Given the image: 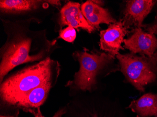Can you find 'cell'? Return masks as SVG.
<instances>
[{
  "instance_id": "cell-1",
  "label": "cell",
  "mask_w": 157,
  "mask_h": 117,
  "mask_svg": "<svg viewBox=\"0 0 157 117\" xmlns=\"http://www.w3.org/2000/svg\"><path fill=\"white\" fill-rule=\"evenodd\" d=\"M1 20L7 38L0 49V83L16 67L45 60L59 47L56 40L48 39L45 30H30L33 20Z\"/></svg>"
},
{
  "instance_id": "cell-2",
  "label": "cell",
  "mask_w": 157,
  "mask_h": 117,
  "mask_svg": "<svg viewBox=\"0 0 157 117\" xmlns=\"http://www.w3.org/2000/svg\"><path fill=\"white\" fill-rule=\"evenodd\" d=\"M60 63L48 58L17 71L0 83V117H18L17 104L34 89L58 81Z\"/></svg>"
},
{
  "instance_id": "cell-3",
  "label": "cell",
  "mask_w": 157,
  "mask_h": 117,
  "mask_svg": "<svg viewBox=\"0 0 157 117\" xmlns=\"http://www.w3.org/2000/svg\"><path fill=\"white\" fill-rule=\"evenodd\" d=\"M74 59L79 63L80 68L73 79L66 84L71 97L78 94L103 91L105 84L102 80L113 73L120 71L119 64L115 62L116 57L105 52L90 51L84 48L73 53Z\"/></svg>"
},
{
  "instance_id": "cell-4",
  "label": "cell",
  "mask_w": 157,
  "mask_h": 117,
  "mask_svg": "<svg viewBox=\"0 0 157 117\" xmlns=\"http://www.w3.org/2000/svg\"><path fill=\"white\" fill-rule=\"evenodd\" d=\"M66 105L63 117H129L116 97L103 91L78 94Z\"/></svg>"
},
{
  "instance_id": "cell-5",
  "label": "cell",
  "mask_w": 157,
  "mask_h": 117,
  "mask_svg": "<svg viewBox=\"0 0 157 117\" xmlns=\"http://www.w3.org/2000/svg\"><path fill=\"white\" fill-rule=\"evenodd\" d=\"M116 57L126 83L140 93H145L149 88L157 87V52L151 57L130 53H120Z\"/></svg>"
},
{
  "instance_id": "cell-6",
  "label": "cell",
  "mask_w": 157,
  "mask_h": 117,
  "mask_svg": "<svg viewBox=\"0 0 157 117\" xmlns=\"http://www.w3.org/2000/svg\"><path fill=\"white\" fill-rule=\"evenodd\" d=\"M61 5L60 1L56 0H1L0 12L3 18L7 17L5 20L16 21L18 16L17 21H19L23 16L24 21L26 16V20L40 23L36 14L44 13L50 6L58 8Z\"/></svg>"
},
{
  "instance_id": "cell-7",
  "label": "cell",
  "mask_w": 157,
  "mask_h": 117,
  "mask_svg": "<svg viewBox=\"0 0 157 117\" xmlns=\"http://www.w3.org/2000/svg\"><path fill=\"white\" fill-rule=\"evenodd\" d=\"M122 19L109 25L107 29L100 32V48L105 52L116 57L120 50H124L121 44L124 37L129 33Z\"/></svg>"
},
{
  "instance_id": "cell-8",
  "label": "cell",
  "mask_w": 157,
  "mask_h": 117,
  "mask_svg": "<svg viewBox=\"0 0 157 117\" xmlns=\"http://www.w3.org/2000/svg\"><path fill=\"white\" fill-rule=\"evenodd\" d=\"M129 38L124 39V47L131 53L151 57L157 50V38L152 33L144 31L142 28L133 29Z\"/></svg>"
},
{
  "instance_id": "cell-9",
  "label": "cell",
  "mask_w": 157,
  "mask_h": 117,
  "mask_svg": "<svg viewBox=\"0 0 157 117\" xmlns=\"http://www.w3.org/2000/svg\"><path fill=\"white\" fill-rule=\"evenodd\" d=\"M157 1L129 0L126 1L123 21L128 29L131 26L143 28V21L151 12Z\"/></svg>"
},
{
  "instance_id": "cell-10",
  "label": "cell",
  "mask_w": 157,
  "mask_h": 117,
  "mask_svg": "<svg viewBox=\"0 0 157 117\" xmlns=\"http://www.w3.org/2000/svg\"><path fill=\"white\" fill-rule=\"evenodd\" d=\"M59 25L62 28L65 26H71L78 30L82 29L91 33L95 31L85 18L81 10V5L78 2H68L60 11Z\"/></svg>"
},
{
  "instance_id": "cell-11",
  "label": "cell",
  "mask_w": 157,
  "mask_h": 117,
  "mask_svg": "<svg viewBox=\"0 0 157 117\" xmlns=\"http://www.w3.org/2000/svg\"><path fill=\"white\" fill-rule=\"evenodd\" d=\"M81 10L87 22L94 29H99L100 24H110L116 22L109 10L99 6L93 1H87L81 5Z\"/></svg>"
},
{
  "instance_id": "cell-12",
  "label": "cell",
  "mask_w": 157,
  "mask_h": 117,
  "mask_svg": "<svg viewBox=\"0 0 157 117\" xmlns=\"http://www.w3.org/2000/svg\"><path fill=\"white\" fill-rule=\"evenodd\" d=\"M56 82H53L43 84L30 91L17 105V115L19 116L20 110L25 112L28 109L41 107L45 102L51 90L55 86Z\"/></svg>"
},
{
  "instance_id": "cell-13",
  "label": "cell",
  "mask_w": 157,
  "mask_h": 117,
  "mask_svg": "<svg viewBox=\"0 0 157 117\" xmlns=\"http://www.w3.org/2000/svg\"><path fill=\"white\" fill-rule=\"evenodd\" d=\"M126 109H129L136 117H157V93H144L131 101Z\"/></svg>"
},
{
  "instance_id": "cell-14",
  "label": "cell",
  "mask_w": 157,
  "mask_h": 117,
  "mask_svg": "<svg viewBox=\"0 0 157 117\" xmlns=\"http://www.w3.org/2000/svg\"><path fill=\"white\" fill-rule=\"evenodd\" d=\"M76 37L75 29L71 26H67L59 31V38H61L69 43H73Z\"/></svg>"
},
{
  "instance_id": "cell-15",
  "label": "cell",
  "mask_w": 157,
  "mask_h": 117,
  "mask_svg": "<svg viewBox=\"0 0 157 117\" xmlns=\"http://www.w3.org/2000/svg\"><path fill=\"white\" fill-rule=\"evenodd\" d=\"M26 113H29L34 117H45L42 115L40 111V107L33 109H28L25 112ZM66 112V105L60 107L54 114L52 117H63Z\"/></svg>"
},
{
  "instance_id": "cell-16",
  "label": "cell",
  "mask_w": 157,
  "mask_h": 117,
  "mask_svg": "<svg viewBox=\"0 0 157 117\" xmlns=\"http://www.w3.org/2000/svg\"><path fill=\"white\" fill-rule=\"evenodd\" d=\"M143 28H144L147 32L157 35V14L152 23L149 24H144Z\"/></svg>"
}]
</instances>
